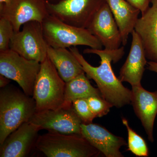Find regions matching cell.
Segmentation results:
<instances>
[{"instance_id":"cell-22","label":"cell","mask_w":157,"mask_h":157,"mask_svg":"<svg viewBox=\"0 0 157 157\" xmlns=\"http://www.w3.org/2000/svg\"><path fill=\"white\" fill-rule=\"evenodd\" d=\"M72 105L74 111L82 123H91L96 118L90 109L86 99L81 98L74 100Z\"/></svg>"},{"instance_id":"cell-17","label":"cell","mask_w":157,"mask_h":157,"mask_svg":"<svg viewBox=\"0 0 157 157\" xmlns=\"http://www.w3.org/2000/svg\"><path fill=\"white\" fill-rule=\"evenodd\" d=\"M120 32L122 44H127L129 36L135 29L140 11L125 0H106Z\"/></svg>"},{"instance_id":"cell-3","label":"cell","mask_w":157,"mask_h":157,"mask_svg":"<svg viewBox=\"0 0 157 157\" xmlns=\"http://www.w3.org/2000/svg\"><path fill=\"white\" fill-rule=\"evenodd\" d=\"M35 146L48 157H97L101 153L80 134L54 131L38 136Z\"/></svg>"},{"instance_id":"cell-9","label":"cell","mask_w":157,"mask_h":157,"mask_svg":"<svg viewBox=\"0 0 157 157\" xmlns=\"http://www.w3.org/2000/svg\"><path fill=\"white\" fill-rule=\"evenodd\" d=\"M49 15L45 0H10L0 5V17L11 23L14 32L29 21L42 23Z\"/></svg>"},{"instance_id":"cell-5","label":"cell","mask_w":157,"mask_h":157,"mask_svg":"<svg viewBox=\"0 0 157 157\" xmlns=\"http://www.w3.org/2000/svg\"><path fill=\"white\" fill-rule=\"evenodd\" d=\"M42 24L45 41L51 47L67 48L85 45L102 49L101 42L87 29L70 25L50 14Z\"/></svg>"},{"instance_id":"cell-23","label":"cell","mask_w":157,"mask_h":157,"mask_svg":"<svg viewBox=\"0 0 157 157\" xmlns=\"http://www.w3.org/2000/svg\"><path fill=\"white\" fill-rule=\"evenodd\" d=\"M14 33L11 23L8 20L0 17V52L10 49V42Z\"/></svg>"},{"instance_id":"cell-6","label":"cell","mask_w":157,"mask_h":157,"mask_svg":"<svg viewBox=\"0 0 157 157\" xmlns=\"http://www.w3.org/2000/svg\"><path fill=\"white\" fill-rule=\"evenodd\" d=\"M41 65L40 62L26 59L11 49L0 52V74L17 82L31 97Z\"/></svg>"},{"instance_id":"cell-14","label":"cell","mask_w":157,"mask_h":157,"mask_svg":"<svg viewBox=\"0 0 157 157\" xmlns=\"http://www.w3.org/2000/svg\"><path fill=\"white\" fill-rule=\"evenodd\" d=\"M131 104L147 135L153 142L154 125L157 114V91L150 92L142 86H132Z\"/></svg>"},{"instance_id":"cell-7","label":"cell","mask_w":157,"mask_h":157,"mask_svg":"<svg viewBox=\"0 0 157 157\" xmlns=\"http://www.w3.org/2000/svg\"><path fill=\"white\" fill-rule=\"evenodd\" d=\"M106 0H63L46 2L48 13L70 25L87 29Z\"/></svg>"},{"instance_id":"cell-19","label":"cell","mask_w":157,"mask_h":157,"mask_svg":"<svg viewBox=\"0 0 157 157\" xmlns=\"http://www.w3.org/2000/svg\"><path fill=\"white\" fill-rule=\"evenodd\" d=\"M102 96L98 89L91 84L84 72L66 82L65 98L62 107L69 108L73 107L74 100L81 98L87 99L92 96Z\"/></svg>"},{"instance_id":"cell-10","label":"cell","mask_w":157,"mask_h":157,"mask_svg":"<svg viewBox=\"0 0 157 157\" xmlns=\"http://www.w3.org/2000/svg\"><path fill=\"white\" fill-rule=\"evenodd\" d=\"M30 121L38 125L41 130L81 135L82 122L73 107L36 112Z\"/></svg>"},{"instance_id":"cell-28","label":"cell","mask_w":157,"mask_h":157,"mask_svg":"<svg viewBox=\"0 0 157 157\" xmlns=\"http://www.w3.org/2000/svg\"><path fill=\"white\" fill-rule=\"evenodd\" d=\"M10 0H0V5L9 2Z\"/></svg>"},{"instance_id":"cell-24","label":"cell","mask_w":157,"mask_h":157,"mask_svg":"<svg viewBox=\"0 0 157 157\" xmlns=\"http://www.w3.org/2000/svg\"><path fill=\"white\" fill-rule=\"evenodd\" d=\"M130 5L138 9L141 13L144 14L149 8V5L152 0H125Z\"/></svg>"},{"instance_id":"cell-18","label":"cell","mask_w":157,"mask_h":157,"mask_svg":"<svg viewBox=\"0 0 157 157\" xmlns=\"http://www.w3.org/2000/svg\"><path fill=\"white\" fill-rule=\"evenodd\" d=\"M47 56L66 82L84 72L76 57L67 48L48 46Z\"/></svg>"},{"instance_id":"cell-4","label":"cell","mask_w":157,"mask_h":157,"mask_svg":"<svg viewBox=\"0 0 157 157\" xmlns=\"http://www.w3.org/2000/svg\"><path fill=\"white\" fill-rule=\"evenodd\" d=\"M41 65L33 96L36 102V112L59 109L64 101L66 82L48 56Z\"/></svg>"},{"instance_id":"cell-8","label":"cell","mask_w":157,"mask_h":157,"mask_svg":"<svg viewBox=\"0 0 157 157\" xmlns=\"http://www.w3.org/2000/svg\"><path fill=\"white\" fill-rule=\"evenodd\" d=\"M48 45L45 41L42 23L31 21L14 32L10 49L28 59L43 62L47 57Z\"/></svg>"},{"instance_id":"cell-20","label":"cell","mask_w":157,"mask_h":157,"mask_svg":"<svg viewBox=\"0 0 157 157\" xmlns=\"http://www.w3.org/2000/svg\"><path fill=\"white\" fill-rule=\"evenodd\" d=\"M122 123L128 132V150L137 156L148 157V148L145 140L131 128L126 119L122 118Z\"/></svg>"},{"instance_id":"cell-1","label":"cell","mask_w":157,"mask_h":157,"mask_svg":"<svg viewBox=\"0 0 157 157\" xmlns=\"http://www.w3.org/2000/svg\"><path fill=\"white\" fill-rule=\"evenodd\" d=\"M70 50L81 64L88 78L95 81L102 97L112 107L119 108L131 104L132 90L124 86L111 67L112 62L117 63L123 57L124 46L116 49H85L83 53L94 54L100 58L101 64L97 67L89 63L76 46L70 47Z\"/></svg>"},{"instance_id":"cell-11","label":"cell","mask_w":157,"mask_h":157,"mask_svg":"<svg viewBox=\"0 0 157 157\" xmlns=\"http://www.w3.org/2000/svg\"><path fill=\"white\" fill-rule=\"evenodd\" d=\"M87 29L105 49H116L121 47L120 32L107 2L97 12Z\"/></svg>"},{"instance_id":"cell-15","label":"cell","mask_w":157,"mask_h":157,"mask_svg":"<svg viewBox=\"0 0 157 157\" xmlns=\"http://www.w3.org/2000/svg\"><path fill=\"white\" fill-rule=\"evenodd\" d=\"M128 55L121 68L118 78L122 82H128L132 86H141V81L147 64L146 56L140 38L135 30Z\"/></svg>"},{"instance_id":"cell-25","label":"cell","mask_w":157,"mask_h":157,"mask_svg":"<svg viewBox=\"0 0 157 157\" xmlns=\"http://www.w3.org/2000/svg\"><path fill=\"white\" fill-rule=\"evenodd\" d=\"M10 82V80L9 78L0 74V87L1 88L6 87L7 86L9 85Z\"/></svg>"},{"instance_id":"cell-16","label":"cell","mask_w":157,"mask_h":157,"mask_svg":"<svg viewBox=\"0 0 157 157\" xmlns=\"http://www.w3.org/2000/svg\"><path fill=\"white\" fill-rule=\"evenodd\" d=\"M137 20L134 30L140 38L147 59L157 62V0Z\"/></svg>"},{"instance_id":"cell-12","label":"cell","mask_w":157,"mask_h":157,"mask_svg":"<svg viewBox=\"0 0 157 157\" xmlns=\"http://www.w3.org/2000/svg\"><path fill=\"white\" fill-rule=\"evenodd\" d=\"M40 128L30 121L24 123L12 132L0 147L1 157H24L36 144Z\"/></svg>"},{"instance_id":"cell-2","label":"cell","mask_w":157,"mask_h":157,"mask_svg":"<svg viewBox=\"0 0 157 157\" xmlns=\"http://www.w3.org/2000/svg\"><path fill=\"white\" fill-rule=\"evenodd\" d=\"M36 113V102L33 97L13 86L1 88L0 145L21 124L30 121Z\"/></svg>"},{"instance_id":"cell-21","label":"cell","mask_w":157,"mask_h":157,"mask_svg":"<svg viewBox=\"0 0 157 157\" xmlns=\"http://www.w3.org/2000/svg\"><path fill=\"white\" fill-rule=\"evenodd\" d=\"M90 109L96 117L107 115L113 107L102 96H92L86 99Z\"/></svg>"},{"instance_id":"cell-27","label":"cell","mask_w":157,"mask_h":157,"mask_svg":"<svg viewBox=\"0 0 157 157\" xmlns=\"http://www.w3.org/2000/svg\"><path fill=\"white\" fill-rule=\"evenodd\" d=\"M45 1L49 3H56L61 2V1H63V0H45Z\"/></svg>"},{"instance_id":"cell-26","label":"cell","mask_w":157,"mask_h":157,"mask_svg":"<svg viewBox=\"0 0 157 157\" xmlns=\"http://www.w3.org/2000/svg\"><path fill=\"white\" fill-rule=\"evenodd\" d=\"M148 64V69L150 71L157 73V62L149 61Z\"/></svg>"},{"instance_id":"cell-13","label":"cell","mask_w":157,"mask_h":157,"mask_svg":"<svg viewBox=\"0 0 157 157\" xmlns=\"http://www.w3.org/2000/svg\"><path fill=\"white\" fill-rule=\"evenodd\" d=\"M81 134L93 146L107 157H123L121 147L126 142L123 137L113 134L97 124H82Z\"/></svg>"}]
</instances>
